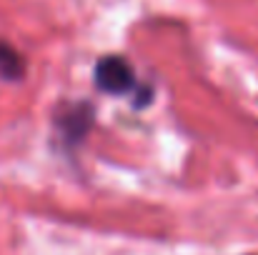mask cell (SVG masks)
I'll use <instances>...</instances> for the list:
<instances>
[{
  "mask_svg": "<svg viewBox=\"0 0 258 255\" xmlns=\"http://www.w3.org/2000/svg\"><path fill=\"white\" fill-rule=\"evenodd\" d=\"M25 70V63L20 58V53L0 40V80H18Z\"/></svg>",
  "mask_w": 258,
  "mask_h": 255,
  "instance_id": "obj_2",
  "label": "cell"
},
{
  "mask_svg": "<svg viewBox=\"0 0 258 255\" xmlns=\"http://www.w3.org/2000/svg\"><path fill=\"white\" fill-rule=\"evenodd\" d=\"M95 83L100 85L105 93H128L136 85V75L131 70V65L118 58V55H108L95 65Z\"/></svg>",
  "mask_w": 258,
  "mask_h": 255,
  "instance_id": "obj_1",
  "label": "cell"
}]
</instances>
